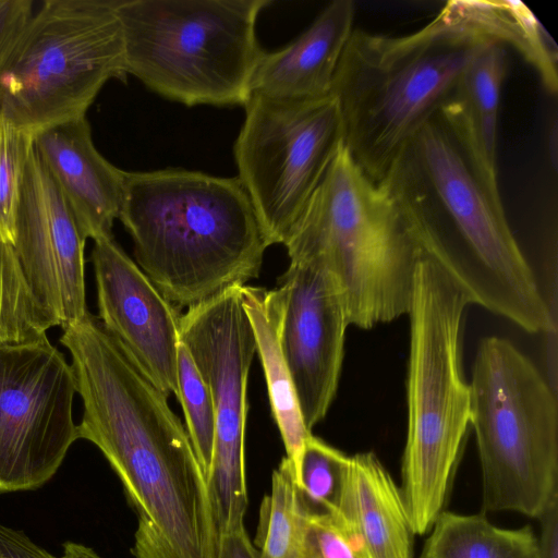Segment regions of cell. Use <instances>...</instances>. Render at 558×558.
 Listing matches in <instances>:
<instances>
[{"label": "cell", "instance_id": "6da1fadb", "mask_svg": "<svg viewBox=\"0 0 558 558\" xmlns=\"http://www.w3.org/2000/svg\"><path fill=\"white\" fill-rule=\"evenodd\" d=\"M83 400L78 439L93 442L137 515L135 558H217L207 481L165 395L89 312L63 329Z\"/></svg>", "mask_w": 558, "mask_h": 558}, {"label": "cell", "instance_id": "7a4b0ae2", "mask_svg": "<svg viewBox=\"0 0 558 558\" xmlns=\"http://www.w3.org/2000/svg\"><path fill=\"white\" fill-rule=\"evenodd\" d=\"M385 182L421 255L436 264L470 304L531 332L555 322L508 223L490 180L437 111L404 146Z\"/></svg>", "mask_w": 558, "mask_h": 558}, {"label": "cell", "instance_id": "3957f363", "mask_svg": "<svg viewBox=\"0 0 558 558\" xmlns=\"http://www.w3.org/2000/svg\"><path fill=\"white\" fill-rule=\"evenodd\" d=\"M118 219L136 264L178 308L257 278L270 246L238 177L125 171Z\"/></svg>", "mask_w": 558, "mask_h": 558}, {"label": "cell", "instance_id": "277c9868", "mask_svg": "<svg viewBox=\"0 0 558 558\" xmlns=\"http://www.w3.org/2000/svg\"><path fill=\"white\" fill-rule=\"evenodd\" d=\"M493 41L452 1L408 35L354 28L331 96L339 106L343 143L366 175L377 183L387 178L404 146L451 97L468 65Z\"/></svg>", "mask_w": 558, "mask_h": 558}, {"label": "cell", "instance_id": "5b68a950", "mask_svg": "<svg viewBox=\"0 0 558 558\" xmlns=\"http://www.w3.org/2000/svg\"><path fill=\"white\" fill-rule=\"evenodd\" d=\"M290 262L315 260L336 279L350 325L408 314L421 252L398 201L342 142L283 243Z\"/></svg>", "mask_w": 558, "mask_h": 558}, {"label": "cell", "instance_id": "8992f818", "mask_svg": "<svg viewBox=\"0 0 558 558\" xmlns=\"http://www.w3.org/2000/svg\"><path fill=\"white\" fill-rule=\"evenodd\" d=\"M470 304L430 259L417 262L410 310L408 427L401 495L414 534L432 529L471 423L470 386L460 363V335Z\"/></svg>", "mask_w": 558, "mask_h": 558}, {"label": "cell", "instance_id": "52a82bcc", "mask_svg": "<svg viewBox=\"0 0 558 558\" xmlns=\"http://www.w3.org/2000/svg\"><path fill=\"white\" fill-rule=\"evenodd\" d=\"M271 0H117L128 75L187 107L242 106L264 53Z\"/></svg>", "mask_w": 558, "mask_h": 558}, {"label": "cell", "instance_id": "ba28073f", "mask_svg": "<svg viewBox=\"0 0 558 558\" xmlns=\"http://www.w3.org/2000/svg\"><path fill=\"white\" fill-rule=\"evenodd\" d=\"M469 386L484 510L537 519L558 499L555 389L499 337L480 342Z\"/></svg>", "mask_w": 558, "mask_h": 558}, {"label": "cell", "instance_id": "9c48e42d", "mask_svg": "<svg viewBox=\"0 0 558 558\" xmlns=\"http://www.w3.org/2000/svg\"><path fill=\"white\" fill-rule=\"evenodd\" d=\"M126 78L117 0H46L0 70V113L34 137L86 117L107 82Z\"/></svg>", "mask_w": 558, "mask_h": 558}, {"label": "cell", "instance_id": "30bf717a", "mask_svg": "<svg viewBox=\"0 0 558 558\" xmlns=\"http://www.w3.org/2000/svg\"><path fill=\"white\" fill-rule=\"evenodd\" d=\"M233 144L238 179L270 245L283 244L323 179L343 128L333 96L310 100L251 95Z\"/></svg>", "mask_w": 558, "mask_h": 558}, {"label": "cell", "instance_id": "8fae6325", "mask_svg": "<svg viewBox=\"0 0 558 558\" xmlns=\"http://www.w3.org/2000/svg\"><path fill=\"white\" fill-rule=\"evenodd\" d=\"M241 287L190 306L180 317V340L214 400L216 435L207 486L219 534L244 522L248 506L244 440L247 381L256 347Z\"/></svg>", "mask_w": 558, "mask_h": 558}, {"label": "cell", "instance_id": "7c38bea8", "mask_svg": "<svg viewBox=\"0 0 558 558\" xmlns=\"http://www.w3.org/2000/svg\"><path fill=\"white\" fill-rule=\"evenodd\" d=\"M72 365L46 335L0 342V494L33 490L78 439Z\"/></svg>", "mask_w": 558, "mask_h": 558}, {"label": "cell", "instance_id": "4fadbf2b", "mask_svg": "<svg viewBox=\"0 0 558 558\" xmlns=\"http://www.w3.org/2000/svg\"><path fill=\"white\" fill-rule=\"evenodd\" d=\"M86 240L34 147L21 189L13 246L35 299L62 329L88 312L84 279Z\"/></svg>", "mask_w": 558, "mask_h": 558}, {"label": "cell", "instance_id": "5bb4252c", "mask_svg": "<svg viewBox=\"0 0 558 558\" xmlns=\"http://www.w3.org/2000/svg\"><path fill=\"white\" fill-rule=\"evenodd\" d=\"M284 295L281 345L306 427L327 414L338 388L350 325L332 275L315 260L290 262L279 279Z\"/></svg>", "mask_w": 558, "mask_h": 558}, {"label": "cell", "instance_id": "9a60e30c", "mask_svg": "<svg viewBox=\"0 0 558 558\" xmlns=\"http://www.w3.org/2000/svg\"><path fill=\"white\" fill-rule=\"evenodd\" d=\"M98 318L168 397H178L181 312L170 303L113 236L92 251Z\"/></svg>", "mask_w": 558, "mask_h": 558}, {"label": "cell", "instance_id": "2e32d148", "mask_svg": "<svg viewBox=\"0 0 558 558\" xmlns=\"http://www.w3.org/2000/svg\"><path fill=\"white\" fill-rule=\"evenodd\" d=\"M34 147L70 205L85 238L112 235L122 205L125 171L96 148L86 117L34 136Z\"/></svg>", "mask_w": 558, "mask_h": 558}, {"label": "cell", "instance_id": "e0dca14e", "mask_svg": "<svg viewBox=\"0 0 558 558\" xmlns=\"http://www.w3.org/2000/svg\"><path fill=\"white\" fill-rule=\"evenodd\" d=\"M355 3H328L296 38L264 51L254 72L251 95L310 100L331 95L335 74L354 31Z\"/></svg>", "mask_w": 558, "mask_h": 558}, {"label": "cell", "instance_id": "ac0fdd59", "mask_svg": "<svg viewBox=\"0 0 558 558\" xmlns=\"http://www.w3.org/2000/svg\"><path fill=\"white\" fill-rule=\"evenodd\" d=\"M365 558H413V536L400 487L373 452L350 457L333 518Z\"/></svg>", "mask_w": 558, "mask_h": 558}, {"label": "cell", "instance_id": "d6986e66", "mask_svg": "<svg viewBox=\"0 0 558 558\" xmlns=\"http://www.w3.org/2000/svg\"><path fill=\"white\" fill-rule=\"evenodd\" d=\"M240 295L253 330L272 417L295 475L304 441L312 435V430L304 424L281 345L284 295L280 287L266 289L251 284H243Z\"/></svg>", "mask_w": 558, "mask_h": 558}, {"label": "cell", "instance_id": "ffe728a7", "mask_svg": "<svg viewBox=\"0 0 558 558\" xmlns=\"http://www.w3.org/2000/svg\"><path fill=\"white\" fill-rule=\"evenodd\" d=\"M507 65L505 45L488 44L468 65L453 94L438 110L495 182L498 109Z\"/></svg>", "mask_w": 558, "mask_h": 558}, {"label": "cell", "instance_id": "44dd1931", "mask_svg": "<svg viewBox=\"0 0 558 558\" xmlns=\"http://www.w3.org/2000/svg\"><path fill=\"white\" fill-rule=\"evenodd\" d=\"M420 558H538L533 529H501L483 514L441 511Z\"/></svg>", "mask_w": 558, "mask_h": 558}, {"label": "cell", "instance_id": "7402d4cb", "mask_svg": "<svg viewBox=\"0 0 558 558\" xmlns=\"http://www.w3.org/2000/svg\"><path fill=\"white\" fill-rule=\"evenodd\" d=\"M480 31L513 46L538 72L544 86L557 93V49L533 13L519 1H456Z\"/></svg>", "mask_w": 558, "mask_h": 558}, {"label": "cell", "instance_id": "603a6c76", "mask_svg": "<svg viewBox=\"0 0 558 558\" xmlns=\"http://www.w3.org/2000/svg\"><path fill=\"white\" fill-rule=\"evenodd\" d=\"M304 510L292 462L282 458L271 475V490L259 511L255 545L259 558H300Z\"/></svg>", "mask_w": 558, "mask_h": 558}, {"label": "cell", "instance_id": "cb8c5ba5", "mask_svg": "<svg viewBox=\"0 0 558 558\" xmlns=\"http://www.w3.org/2000/svg\"><path fill=\"white\" fill-rule=\"evenodd\" d=\"M349 463V456L313 434L304 441L295 470V484L305 512L337 515Z\"/></svg>", "mask_w": 558, "mask_h": 558}, {"label": "cell", "instance_id": "d4e9b609", "mask_svg": "<svg viewBox=\"0 0 558 558\" xmlns=\"http://www.w3.org/2000/svg\"><path fill=\"white\" fill-rule=\"evenodd\" d=\"M54 326L35 299L14 246L0 234V342L32 340Z\"/></svg>", "mask_w": 558, "mask_h": 558}, {"label": "cell", "instance_id": "484cf974", "mask_svg": "<svg viewBox=\"0 0 558 558\" xmlns=\"http://www.w3.org/2000/svg\"><path fill=\"white\" fill-rule=\"evenodd\" d=\"M178 385L177 399L184 413L185 428L207 481L216 435L214 400L209 386L181 340L178 348Z\"/></svg>", "mask_w": 558, "mask_h": 558}, {"label": "cell", "instance_id": "4316f807", "mask_svg": "<svg viewBox=\"0 0 558 558\" xmlns=\"http://www.w3.org/2000/svg\"><path fill=\"white\" fill-rule=\"evenodd\" d=\"M34 137L0 113V234L13 245L21 189Z\"/></svg>", "mask_w": 558, "mask_h": 558}, {"label": "cell", "instance_id": "83f0119b", "mask_svg": "<svg viewBox=\"0 0 558 558\" xmlns=\"http://www.w3.org/2000/svg\"><path fill=\"white\" fill-rule=\"evenodd\" d=\"M300 558L365 557L332 517L304 511Z\"/></svg>", "mask_w": 558, "mask_h": 558}, {"label": "cell", "instance_id": "f1b7e54d", "mask_svg": "<svg viewBox=\"0 0 558 558\" xmlns=\"http://www.w3.org/2000/svg\"><path fill=\"white\" fill-rule=\"evenodd\" d=\"M32 0H0V70L34 12Z\"/></svg>", "mask_w": 558, "mask_h": 558}, {"label": "cell", "instance_id": "f546056e", "mask_svg": "<svg viewBox=\"0 0 558 558\" xmlns=\"http://www.w3.org/2000/svg\"><path fill=\"white\" fill-rule=\"evenodd\" d=\"M0 558H58L24 532L0 523Z\"/></svg>", "mask_w": 558, "mask_h": 558}, {"label": "cell", "instance_id": "4dcf8cb0", "mask_svg": "<svg viewBox=\"0 0 558 558\" xmlns=\"http://www.w3.org/2000/svg\"><path fill=\"white\" fill-rule=\"evenodd\" d=\"M217 558H259V553L250 539L244 522L219 534Z\"/></svg>", "mask_w": 558, "mask_h": 558}, {"label": "cell", "instance_id": "1f68e13d", "mask_svg": "<svg viewBox=\"0 0 558 558\" xmlns=\"http://www.w3.org/2000/svg\"><path fill=\"white\" fill-rule=\"evenodd\" d=\"M541 523L538 558H558V499L537 518Z\"/></svg>", "mask_w": 558, "mask_h": 558}, {"label": "cell", "instance_id": "d6a6232c", "mask_svg": "<svg viewBox=\"0 0 558 558\" xmlns=\"http://www.w3.org/2000/svg\"><path fill=\"white\" fill-rule=\"evenodd\" d=\"M61 558H104L95 549L76 542H66L62 545Z\"/></svg>", "mask_w": 558, "mask_h": 558}]
</instances>
